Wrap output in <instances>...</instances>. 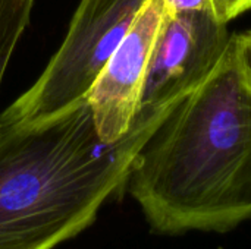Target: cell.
Listing matches in <instances>:
<instances>
[{"label":"cell","instance_id":"6da1fadb","mask_svg":"<svg viewBox=\"0 0 251 249\" xmlns=\"http://www.w3.org/2000/svg\"><path fill=\"white\" fill-rule=\"evenodd\" d=\"M126 186L157 235L226 233L251 220V87L235 34L149 138Z\"/></svg>","mask_w":251,"mask_h":249},{"label":"cell","instance_id":"7a4b0ae2","mask_svg":"<svg viewBox=\"0 0 251 249\" xmlns=\"http://www.w3.org/2000/svg\"><path fill=\"white\" fill-rule=\"evenodd\" d=\"M179 101L141 106L115 142L100 139L85 97L40 120L0 123V249H53L85 230Z\"/></svg>","mask_w":251,"mask_h":249},{"label":"cell","instance_id":"3957f363","mask_svg":"<svg viewBox=\"0 0 251 249\" xmlns=\"http://www.w3.org/2000/svg\"><path fill=\"white\" fill-rule=\"evenodd\" d=\"M149 0H81L68 32L38 79L0 113V123H26L84 98Z\"/></svg>","mask_w":251,"mask_h":249},{"label":"cell","instance_id":"277c9868","mask_svg":"<svg viewBox=\"0 0 251 249\" xmlns=\"http://www.w3.org/2000/svg\"><path fill=\"white\" fill-rule=\"evenodd\" d=\"M231 37L228 23L215 12H165L149 62L141 106L176 103L194 91L218 66Z\"/></svg>","mask_w":251,"mask_h":249},{"label":"cell","instance_id":"5b68a950","mask_svg":"<svg viewBox=\"0 0 251 249\" xmlns=\"http://www.w3.org/2000/svg\"><path fill=\"white\" fill-rule=\"evenodd\" d=\"M163 15V0H149L144 4L85 94L94 126L104 142L122 138L140 110L147 68Z\"/></svg>","mask_w":251,"mask_h":249},{"label":"cell","instance_id":"8992f818","mask_svg":"<svg viewBox=\"0 0 251 249\" xmlns=\"http://www.w3.org/2000/svg\"><path fill=\"white\" fill-rule=\"evenodd\" d=\"M35 0H0V85L12 54L31 21Z\"/></svg>","mask_w":251,"mask_h":249},{"label":"cell","instance_id":"52a82bcc","mask_svg":"<svg viewBox=\"0 0 251 249\" xmlns=\"http://www.w3.org/2000/svg\"><path fill=\"white\" fill-rule=\"evenodd\" d=\"M163 1H165V12L166 13L215 12L213 0H163Z\"/></svg>","mask_w":251,"mask_h":249},{"label":"cell","instance_id":"ba28073f","mask_svg":"<svg viewBox=\"0 0 251 249\" xmlns=\"http://www.w3.org/2000/svg\"><path fill=\"white\" fill-rule=\"evenodd\" d=\"M213 4L218 18L226 23L251 9V0H213Z\"/></svg>","mask_w":251,"mask_h":249},{"label":"cell","instance_id":"9c48e42d","mask_svg":"<svg viewBox=\"0 0 251 249\" xmlns=\"http://www.w3.org/2000/svg\"><path fill=\"white\" fill-rule=\"evenodd\" d=\"M235 47L240 66L251 87V29L243 34H235Z\"/></svg>","mask_w":251,"mask_h":249}]
</instances>
